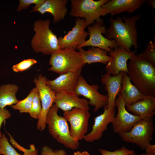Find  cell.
Returning a JSON list of instances; mask_svg holds the SVG:
<instances>
[{"mask_svg": "<svg viewBox=\"0 0 155 155\" xmlns=\"http://www.w3.org/2000/svg\"><path fill=\"white\" fill-rule=\"evenodd\" d=\"M140 18L139 15H134L110 18V26L107 29L105 38L114 39L119 46L128 52L132 46L136 50L139 47L136 23Z\"/></svg>", "mask_w": 155, "mask_h": 155, "instance_id": "1", "label": "cell"}, {"mask_svg": "<svg viewBox=\"0 0 155 155\" xmlns=\"http://www.w3.org/2000/svg\"><path fill=\"white\" fill-rule=\"evenodd\" d=\"M133 84L145 96H155V67L141 54L135 55L127 65Z\"/></svg>", "mask_w": 155, "mask_h": 155, "instance_id": "2", "label": "cell"}, {"mask_svg": "<svg viewBox=\"0 0 155 155\" xmlns=\"http://www.w3.org/2000/svg\"><path fill=\"white\" fill-rule=\"evenodd\" d=\"M59 108L53 104L49 111L46 123L50 134L57 142L65 147L72 150L79 147V141L71 135L67 121L63 116L58 115Z\"/></svg>", "mask_w": 155, "mask_h": 155, "instance_id": "3", "label": "cell"}, {"mask_svg": "<svg viewBox=\"0 0 155 155\" xmlns=\"http://www.w3.org/2000/svg\"><path fill=\"white\" fill-rule=\"evenodd\" d=\"M49 19L39 20L34 23L35 34L32 39V48L36 53L51 55L59 50L58 38L49 28Z\"/></svg>", "mask_w": 155, "mask_h": 155, "instance_id": "4", "label": "cell"}, {"mask_svg": "<svg viewBox=\"0 0 155 155\" xmlns=\"http://www.w3.org/2000/svg\"><path fill=\"white\" fill-rule=\"evenodd\" d=\"M49 64L51 67L48 70L60 75L82 70L85 65L78 51L73 48L59 49L53 53Z\"/></svg>", "mask_w": 155, "mask_h": 155, "instance_id": "5", "label": "cell"}, {"mask_svg": "<svg viewBox=\"0 0 155 155\" xmlns=\"http://www.w3.org/2000/svg\"><path fill=\"white\" fill-rule=\"evenodd\" d=\"M109 0H71V9L70 15L84 19L87 26L101 20L104 16L105 9L102 6Z\"/></svg>", "mask_w": 155, "mask_h": 155, "instance_id": "6", "label": "cell"}, {"mask_svg": "<svg viewBox=\"0 0 155 155\" xmlns=\"http://www.w3.org/2000/svg\"><path fill=\"white\" fill-rule=\"evenodd\" d=\"M152 115L138 121L129 131L120 133L124 141L135 144L141 150H145L150 144L154 131L153 117Z\"/></svg>", "mask_w": 155, "mask_h": 155, "instance_id": "7", "label": "cell"}, {"mask_svg": "<svg viewBox=\"0 0 155 155\" xmlns=\"http://www.w3.org/2000/svg\"><path fill=\"white\" fill-rule=\"evenodd\" d=\"M46 77L40 74L33 80V82L38 91L41 104L42 111L38 119L37 129L43 131L46 126L47 113L54 103L56 93L46 84Z\"/></svg>", "mask_w": 155, "mask_h": 155, "instance_id": "8", "label": "cell"}, {"mask_svg": "<svg viewBox=\"0 0 155 155\" xmlns=\"http://www.w3.org/2000/svg\"><path fill=\"white\" fill-rule=\"evenodd\" d=\"M63 115L70 124L71 136L79 141L84 139L88 131L90 116L89 110L75 108L64 112Z\"/></svg>", "mask_w": 155, "mask_h": 155, "instance_id": "9", "label": "cell"}, {"mask_svg": "<svg viewBox=\"0 0 155 155\" xmlns=\"http://www.w3.org/2000/svg\"><path fill=\"white\" fill-rule=\"evenodd\" d=\"M103 19H101L88 26L89 39L86 40L83 44L77 47L75 50L83 47L91 46L101 48L108 52L118 47L114 39L109 40L102 35V34H106L107 33L106 27L103 25Z\"/></svg>", "mask_w": 155, "mask_h": 155, "instance_id": "10", "label": "cell"}, {"mask_svg": "<svg viewBox=\"0 0 155 155\" xmlns=\"http://www.w3.org/2000/svg\"><path fill=\"white\" fill-rule=\"evenodd\" d=\"M99 86L96 84H89L81 75L78 77L74 91L78 96H82L89 100V105L94 106V112L106 106L108 103L107 95L102 94L98 92Z\"/></svg>", "mask_w": 155, "mask_h": 155, "instance_id": "11", "label": "cell"}, {"mask_svg": "<svg viewBox=\"0 0 155 155\" xmlns=\"http://www.w3.org/2000/svg\"><path fill=\"white\" fill-rule=\"evenodd\" d=\"M115 106L117 108V113L111 123L115 133L119 134L128 132L136 123L144 119L131 114L127 110L125 102L120 94L116 99Z\"/></svg>", "mask_w": 155, "mask_h": 155, "instance_id": "12", "label": "cell"}, {"mask_svg": "<svg viewBox=\"0 0 155 155\" xmlns=\"http://www.w3.org/2000/svg\"><path fill=\"white\" fill-rule=\"evenodd\" d=\"M87 27L84 19L77 18L75 24L67 34L63 37L58 38L59 49H75L83 44L86 41V38L89 35L85 30Z\"/></svg>", "mask_w": 155, "mask_h": 155, "instance_id": "13", "label": "cell"}, {"mask_svg": "<svg viewBox=\"0 0 155 155\" xmlns=\"http://www.w3.org/2000/svg\"><path fill=\"white\" fill-rule=\"evenodd\" d=\"M135 53V51L128 52L119 46L114 48L108 53L111 59L105 68L106 72L113 76L117 75L121 72L127 73V61Z\"/></svg>", "mask_w": 155, "mask_h": 155, "instance_id": "14", "label": "cell"}, {"mask_svg": "<svg viewBox=\"0 0 155 155\" xmlns=\"http://www.w3.org/2000/svg\"><path fill=\"white\" fill-rule=\"evenodd\" d=\"M115 107L108 108L107 105L104 107L103 113L95 118L92 131L84 138L86 142H92L101 138L103 133L107 129L108 125L112 122L115 117Z\"/></svg>", "mask_w": 155, "mask_h": 155, "instance_id": "15", "label": "cell"}, {"mask_svg": "<svg viewBox=\"0 0 155 155\" xmlns=\"http://www.w3.org/2000/svg\"><path fill=\"white\" fill-rule=\"evenodd\" d=\"M54 103L64 112L77 107L89 109L88 100L84 98H80L74 91H63L56 93Z\"/></svg>", "mask_w": 155, "mask_h": 155, "instance_id": "16", "label": "cell"}, {"mask_svg": "<svg viewBox=\"0 0 155 155\" xmlns=\"http://www.w3.org/2000/svg\"><path fill=\"white\" fill-rule=\"evenodd\" d=\"M146 2L145 0H109L102 7L106 10L104 16L110 14L113 16L126 12L132 13Z\"/></svg>", "mask_w": 155, "mask_h": 155, "instance_id": "17", "label": "cell"}, {"mask_svg": "<svg viewBox=\"0 0 155 155\" xmlns=\"http://www.w3.org/2000/svg\"><path fill=\"white\" fill-rule=\"evenodd\" d=\"M82 71L60 74L52 80L46 78V83L55 93L63 91H74Z\"/></svg>", "mask_w": 155, "mask_h": 155, "instance_id": "18", "label": "cell"}, {"mask_svg": "<svg viewBox=\"0 0 155 155\" xmlns=\"http://www.w3.org/2000/svg\"><path fill=\"white\" fill-rule=\"evenodd\" d=\"M124 73L121 72L117 75L113 76L106 72L103 75L101 79V82L107 92V106L108 108L115 106L117 96L121 90Z\"/></svg>", "mask_w": 155, "mask_h": 155, "instance_id": "19", "label": "cell"}, {"mask_svg": "<svg viewBox=\"0 0 155 155\" xmlns=\"http://www.w3.org/2000/svg\"><path fill=\"white\" fill-rule=\"evenodd\" d=\"M68 2L67 0H45L34 11H38L42 15L50 13L53 17V22L56 23L64 19L68 11Z\"/></svg>", "mask_w": 155, "mask_h": 155, "instance_id": "20", "label": "cell"}, {"mask_svg": "<svg viewBox=\"0 0 155 155\" xmlns=\"http://www.w3.org/2000/svg\"><path fill=\"white\" fill-rule=\"evenodd\" d=\"M119 94L125 102V107L146 96L143 94L133 84L126 73H124L123 74Z\"/></svg>", "mask_w": 155, "mask_h": 155, "instance_id": "21", "label": "cell"}, {"mask_svg": "<svg viewBox=\"0 0 155 155\" xmlns=\"http://www.w3.org/2000/svg\"><path fill=\"white\" fill-rule=\"evenodd\" d=\"M125 107L128 111L144 118L155 114V97L154 96H146L143 99Z\"/></svg>", "mask_w": 155, "mask_h": 155, "instance_id": "22", "label": "cell"}, {"mask_svg": "<svg viewBox=\"0 0 155 155\" xmlns=\"http://www.w3.org/2000/svg\"><path fill=\"white\" fill-rule=\"evenodd\" d=\"M77 49L85 64L97 62L106 64L111 59L108 55V52L99 48L92 47L87 50L82 48Z\"/></svg>", "mask_w": 155, "mask_h": 155, "instance_id": "23", "label": "cell"}, {"mask_svg": "<svg viewBox=\"0 0 155 155\" xmlns=\"http://www.w3.org/2000/svg\"><path fill=\"white\" fill-rule=\"evenodd\" d=\"M19 87L15 84H7L0 86V107L4 108L7 106L15 104L18 100L16 94Z\"/></svg>", "mask_w": 155, "mask_h": 155, "instance_id": "24", "label": "cell"}, {"mask_svg": "<svg viewBox=\"0 0 155 155\" xmlns=\"http://www.w3.org/2000/svg\"><path fill=\"white\" fill-rule=\"evenodd\" d=\"M37 89L35 87L33 88L25 98L22 100H18L16 104L11 106V107L13 109L19 111L21 113H29Z\"/></svg>", "mask_w": 155, "mask_h": 155, "instance_id": "25", "label": "cell"}, {"mask_svg": "<svg viewBox=\"0 0 155 155\" xmlns=\"http://www.w3.org/2000/svg\"><path fill=\"white\" fill-rule=\"evenodd\" d=\"M0 153L3 155H25L18 153L12 146L4 134L0 136Z\"/></svg>", "mask_w": 155, "mask_h": 155, "instance_id": "26", "label": "cell"}, {"mask_svg": "<svg viewBox=\"0 0 155 155\" xmlns=\"http://www.w3.org/2000/svg\"><path fill=\"white\" fill-rule=\"evenodd\" d=\"M41 111V102L39 93L37 89L34 96L32 106L29 113L32 117L38 119L40 115Z\"/></svg>", "mask_w": 155, "mask_h": 155, "instance_id": "27", "label": "cell"}, {"mask_svg": "<svg viewBox=\"0 0 155 155\" xmlns=\"http://www.w3.org/2000/svg\"><path fill=\"white\" fill-rule=\"evenodd\" d=\"M155 67V42L150 41L147 43L144 50L140 54Z\"/></svg>", "mask_w": 155, "mask_h": 155, "instance_id": "28", "label": "cell"}, {"mask_svg": "<svg viewBox=\"0 0 155 155\" xmlns=\"http://www.w3.org/2000/svg\"><path fill=\"white\" fill-rule=\"evenodd\" d=\"M37 63V61L34 59H24L13 65L12 69L14 72H16L22 71L29 69Z\"/></svg>", "mask_w": 155, "mask_h": 155, "instance_id": "29", "label": "cell"}, {"mask_svg": "<svg viewBox=\"0 0 155 155\" xmlns=\"http://www.w3.org/2000/svg\"><path fill=\"white\" fill-rule=\"evenodd\" d=\"M45 0H20L19 4L18 5L17 10L20 11L24 9H27L30 5L34 4L35 6L32 7L33 10L31 12L34 11L39 8L44 3Z\"/></svg>", "mask_w": 155, "mask_h": 155, "instance_id": "30", "label": "cell"}, {"mask_svg": "<svg viewBox=\"0 0 155 155\" xmlns=\"http://www.w3.org/2000/svg\"><path fill=\"white\" fill-rule=\"evenodd\" d=\"M99 151L102 155H136L134 151L129 150L123 146L113 151L100 149Z\"/></svg>", "mask_w": 155, "mask_h": 155, "instance_id": "31", "label": "cell"}, {"mask_svg": "<svg viewBox=\"0 0 155 155\" xmlns=\"http://www.w3.org/2000/svg\"><path fill=\"white\" fill-rule=\"evenodd\" d=\"M10 137L9 141L16 148H18L19 150L22 151L25 155H37L38 153V150L36 149V148L34 145H30V148L27 149L20 146L15 141L11 135L9 133L6 132Z\"/></svg>", "mask_w": 155, "mask_h": 155, "instance_id": "32", "label": "cell"}, {"mask_svg": "<svg viewBox=\"0 0 155 155\" xmlns=\"http://www.w3.org/2000/svg\"><path fill=\"white\" fill-rule=\"evenodd\" d=\"M11 116V114L8 110L5 108H1L0 107V136L1 135V129L3 122L10 118Z\"/></svg>", "mask_w": 155, "mask_h": 155, "instance_id": "33", "label": "cell"}, {"mask_svg": "<svg viewBox=\"0 0 155 155\" xmlns=\"http://www.w3.org/2000/svg\"><path fill=\"white\" fill-rule=\"evenodd\" d=\"M41 155H59L58 150H54L47 146H43L41 149Z\"/></svg>", "mask_w": 155, "mask_h": 155, "instance_id": "34", "label": "cell"}, {"mask_svg": "<svg viewBox=\"0 0 155 155\" xmlns=\"http://www.w3.org/2000/svg\"><path fill=\"white\" fill-rule=\"evenodd\" d=\"M146 153L155 154V145H148L145 149Z\"/></svg>", "mask_w": 155, "mask_h": 155, "instance_id": "35", "label": "cell"}, {"mask_svg": "<svg viewBox=\"0 0 155 155\" xmlns=\"http://www.w3.org/2000/svg\"><path fill=\"white\" fill-rule=\"evenodd\" d=\"M73 155H91L88 151H86L80 152L78 151L75 152Z\"/></svg>", "mask_w": 155, "mask_h": 155, "instance_id": "36", "label": "cell"}, {"mask_svg": "<svg viewBox=\"0 0 155 155\" xmlns=\"http://www.w3.org/2000/svg\"><path fill=\"white\" fill-rule=\"evenodd\" d=\"M146 2H147L148 5L149 6H151L153 8H155V0H146Z\"/></svg>", "mask_w": 155, "mask_h": 155, "instance_id": "37", "label": "cell"}, {"mask_svg": "<svg viewBox=\"0 0 155 155\" xmlns=\"http://www.w3.org/2000/svg\"><path fill=\"white\" fill-rule=\"evenodd\" d=\"M59 155H67L65 151L63 149H58Z\"/></svg>", "mask_w": 155, "mask_h": 155, "instance_id": "38", "label": "cell"}, {"mask_svg": "<svg viewBox=\"0 0 155 155\" xmlns=\"http://www.w3.org/2000/svg\"><path fill=\"white\" fill-rule=\"evenodd\" d=\"M140 155H155V154L144 153L141 154Z\"/></svg>", "mask_w": 155, "mask_h": 155, "instance_id": "39", "label": "cell"}, {"mask_svg": "<svg viewBox=\"0 0 155 155\" xmlns=\"http://www.w3.org/2000/svg\"><path fill=\"white\" fill-rule=\"evenodd\" d=\"M0 155H1V154L0 153Z\"/></svg>", "mask_w": 155, "mask_h": 155, "instance_id": "40", "label": "cell"}]
</instances>
